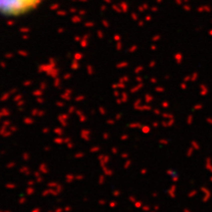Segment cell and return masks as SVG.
<instances>
[{
  "mask_svg": "<svg viewBox=\"0 0 212 212\" xmlns=\"http://www.w3.org/2000/svg\"><path fill=\"white\" fill-rule=\"evenodd\" d=\"M43 0H0V16L5 18L23 17L38 8Z\"/></svg>",
  "mask_w": 212,
  "mask_h": 212,
  "instance_id": "cell-1",
  "label": "cell"
}]
</instances>
